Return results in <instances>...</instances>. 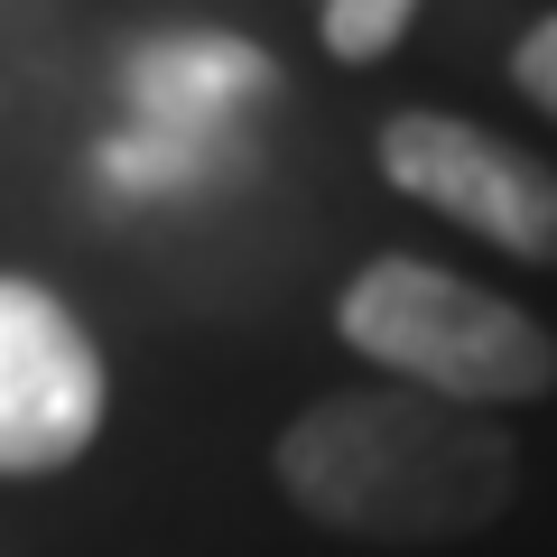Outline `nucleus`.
<instances>
[{
    "label": "nucleus",
    "mask_w": 557,
    "mask_h": 557,
    "mask_svg": "<svg viewBox=\"0 0 557 557\" xmlns=\"http://www.w3.org/2000/svg\"><path fill=\"white\" fill-rule=\"evenodd\" d=\"M270 474L288 511L335 539L372 548H446V539L493 530L520 502V446L502 418L456 399L399 391H325L307 399L270 446Z\"/></svg>",
    "instance_id": "obj_1"
},
{
    "label": "nucleus",
    "mask_w": 557,
    "mask_h": 557,
    "mask_svg": "<svg viewBox=\"0 0 557 557\" xmlns=\"http://www.w3.org/2000/svg\"><path fill=\"white\" fill-rule=\"evenodd\" d=\"M335 335L381 381L456 399V409H483V418L557 391V335L548 325L530 307L493 298L483 278L437 270V260H418V251H381L344 278Z\"/></svg>",
    "instance_id": "obj_2"
},
{
    "label": "nucleus",
    "mask_w": 557,
    "mask_h": 557,
    "mask_svg": "<svg viewBox=\"0 0 557 557\" xmlns=\"http://www.w3.org/2000/svg\"><path fill=\"white\" fill-rule=\"evenodd\" d=\"M372 159L409 205L465 223L474 242L530 260V270H557V168L530 159L520 139L483 131L465 112H437V102H409L381 121Z\"/></svg>",
    "instance_id": "obj_3"
},
{
    "label": "nucleus",
    "mask_w": 557,
    "mask_h": 557,
    "mask_svg": "<svg viewBox=\"0 0 557 557\" xmlns=\"http://www.w3.org/2000/svg\"><path fill=\"white\" fill-rule=\"evenodd\" d=\"M112 372L75 307L38 278L0 270V474H65L102 437Z\"/></svg>",
    "instance_id": "obj_4"
},
{
    "label": "nucleus",
    "mask_w": 557,
    "mask_h": 557,
    "mask_svg": "<svg viewBox=\"0 0 557 557\" xmlns=\"http://www.w3.org/2000/svg\"><path fill=\"white\" fill-rule=\"evenodd\" d=\"M317 20H325V57L335 65H381L409 38L418 0H317Z\"/></svg>",
    "instance_id": "obj_5"
},
{
    "label": "nucleus",
    "mask_w": 557,
    "mask_h": 557,
    "mask_svg": "<svg viewBox=\"0 0 557 557\" xmlns=\"http://www.w3.org/2000/svg\"><path fill=\"white\" fill-rule=\"evenodd\" d=\"M511 94L530 102V112L557 121V10H548V20H530V28L511 38Z\"/></svg>",
    "instance_id": "obj_6"
}]
</instances>
